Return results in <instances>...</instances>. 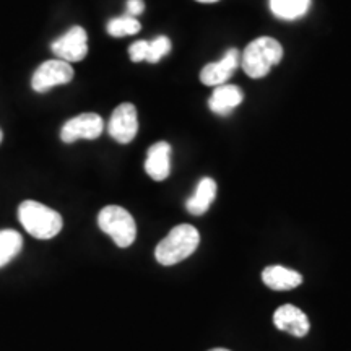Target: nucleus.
Returning <instances> with one entry per match:
<instances>
[{
  "label": "nucleus",
  "mask_w": 351,
  "mask_h": 351,
  "mask_svg": "<svg viewBox=\"0 0 351 351\" xmlns=\"http://www.w3.org/2000/svg\"><path fill=\"white\" fill-rule=\"evenodd\" d=\"M283 59V46L270 36H261L245 46L241 54V67L251 78L269 75L271 67Z\"/></svg>",
  "instance_id": "f257e3e1"
},
{
  "label": "nucleus",
  "mask_w": 351,
  "mask_h": 351,
  "mask_svg": "<svg viewBox=\"0 0 351 351\" xmlns=\"http://www.w3.org/2000/svg\"><path fill=\"white\" fill-rule=\"evenodd\" d=\"M19 219L28 234L43 241L56 238L64 226V219L59 212L34 200H25L20 204Z\"/></svg>",
  "instance_id": "f03ea898"
},
{
  "label": "nucleus",
  "mask_w": 351,
  "mask_h": 351,
  "mask_svg": "<svg viewBox=\"0 0 351 351\" xmlns=\"http://www.w3.org/2000/svg\"><path fill=\"white\" fill-rule=\"evenodd\" d=\"M200 234L192 225H179L168 232V236L156 245L155 257L161 265H174L186 261L197 251Z\"/></svg>",
  "instance_id": "7ed1b4c3"
},
{
  "label": "nucleus",
  "mask_w": 351,
  "mask_h": 351,
  "mask_svg": "<svg viewBox=\"0 0 351 351\" xmlns=\"http://www.w3.org/2000/svg\"><path fill=\"white\" fill-rule=\"evenodd\" d=\"M98 226L116 243L117 247H130L137 238V225L134 217L119 205H108L101 210Z\"/></svg>",
  "instance_id": "20e7f679"
},
{
  "label": "nucleus",
  "mask_w": 351,
  "mask_h": 351,
  "mask_svg": "<svg viewBox=\"0 0 351 351\" xmlns=\"http://www.w3.org/2000/svg\"><path fill=\"white\" fill-rule=\"evenodd\" d=\"M73 78V69L69 62L60 59H51L43 62L33 73L32 86L36 93H46L52 88L70 83Z\"/></svg>",
  "instance_id": "39448f33"
},
{
  "label": "nucleus",
  "mask_w": 351,
  "mask_h": 351,
  "mask_svg": "<svg viewBox=\"0 0 351 351\" xmlns=\"http://www.w3.org/2000/svg\"><path fill=\"white\" fill-rule=\"evenodd\" d=\"M51 49L57 59L64 62H80L88 54V34L82 26H72L51 44Z\"/></svg>",
  "instance_id": "423d86ee"
},
{
  "label": "nucleus",
  "mask_w": 351,
  "mask_h": 351,
  "mask_svg": "<svg viewBox=\"0 0 351 351\" xmlns=\"http://www.w3.org/2000/svg\"><path fill=\"white\" fill-rule=\"evenodd\" d=\"M104 130V122L95 112L78 114L65 122L60 130V138L64 143H73L77 140H95Z\"/></svg>",
  "instance_id": "0eeeda50"
},
{
  "label": "nucleus",
  "mask_w": 351,
  "mask_h": 351,
  "mask_svg": "<svg viewBox=\"0 0 351 351\" xmlns=\"http://www.w3.org/2000/svg\"><path fill=\"white\" fill-rule=\"evenodd\" d=\"M138 117L137 109L132 103H122L114 109L108 122V134L119 143H130L137 137Z\"/></svg>",
  "instance_id": "6e6552de"
},
{
  "label": "nucleus",
  "mask_w": 351,
  "mask_h": 351,
  "mask_svg": "<svg viewBox=\"0 0 351 351\" xmlns=\"http://www.w3.org/2000/svg\"><path fill=\"white\" fill-rule=\"evenodd\" d=\"M241 65V54L238 49H228V52L217 62L207 64L200 72V82L207 86L225 85L232 73Z\"/></svg>",
  "instance_id": "1a4fd4ad"
},
{
  "label": "nucleus",
  "mask_w": 351,
  "mask_h": 351,
  "mask_svg": "<svg viewBox=\"0 0 351 351\" xmlns=\"http://www.w3.org/2000/svg\"><path fill=\"white\" fill-rule=\"evenodd\" d=\"M274 324L278 330L287 332L289 335L302 339L309 332L311 324L307 315L302 313L300 307L293 304H285L275 311Z\"/></svg>",
  "instance_id": "9d476101"
},
{
  "label": "nucleus",
  "mask_w": 351,
  "mask_h": 351,
  "mask_svg": "<svg viewBox=\"0 0 351 351\" xmlns=\"http://www.w3.org/2000/svg\"><path fill=\"white\" fill-rule=\"evenodd\" d=\"M145 173L158 182L168 178L171 173V145L168 142H156L148 148Z\"/></svg>",
  "instance_id": "9b49d317"
},
{
  "label": "nucleus",
  "mask_w": 351,
  "mask_h": 351,
  "mask_svg": "<svg viewBox=\"0 0 351 351\" xmlns=\"http://www.w3.org/2000/svg\"><path fill=\"white\" fill-rule=\"evenodd\" d=\"M243 99L244 93L239 86L225 83V85L215 86L213 95L210 96L208 108L210 111L218 114V116H228L243 103Z\"/></svg>",
  "instance_id": "f8f14e48"
},
{
  "label": "nucleus",
  "mask_w": 351,
  "mask_h": 351,
  "mask_svg": "<svg viewBox=\"0 0 351 351\" xmlns=\"http://www.w3.org/2000/svg\"><path fill=\"white\" fill-rule=\"evenodd\" d=\"M262 280L267 287L275 289V291H288V289H295L302 283L301 274L282 265H270L263 269Z\"/></svg>",
  "instance_id": "ddd939ff"
},
{
  "label": "nucleus",
  "mask_w": 351,
  "mask_h": 351,
  "mask_svg": "<svg viewBox=\"0 0 351 351\" xmlns=\"http://www.w3.org/2000/svg\"><path fill=\"white\" fill-rule=\"evenodd\" d=\"M215 197H217V182L212 178L200 179V182L195 187V192L186 202L187 212L195 215V217L207 213L210 205L213 204Z\"/></svg>",
  "instance_id": "4468645a"
},
{
  "label": "nucleus",
  "mask_w": 351,
  "mask_h": 351,
  "mask_svg": "<svg viewBox=\"0 0 351 351\" xmlns=\"http://www.w3.org/2000/svg\"><path fill=\"white\" fill-rule=\"evenodd\" d=\"M311 7V0H270V10L276 19L293 21L304 16Z\"/></svg>",
  "instance_id": "2eb2a0df"
},
{
  "label": "nucleus",
  "mask_w": 351,
  "mask_h": 351,
  "mask_svg": "<svg viewBox=\"0 0 351 351\" xmlns=\"http://www.w3.org/2000/svg\"><path fill=\"white\" fill-rule=\"evenodd\" d=\"M23 249V238L15 230L0 231V269L10 263Z\"/></svg>",
  "instance_id": "dca6fc26"
},
{
  "label": "nucleus",
  "mask_w": 351,
  "mask_h": 351,
  "mask_svg": "<svg viewBox=\"0 0 351 351\" xmlns=\"http://www.w3.org/2000/svg\"><path fill=\"white\" fill-rule=\"evenodd\" d=\"M108 34L112 38H124V36H132V34H137L140 29H142V25L137 19L129 15L117 16V19H112L108 21Z\"/></svg>",
  "instance_id": "f3484780"
},
{
  "label": "nucleus",
  "mask_w": 351,
  "mask_h": 351,
  "mask_svg": "<svg viewBox=\"0 0 351 351\" xmlns=\"http://www.w3.org/2000/svg\"><path fill=\"white\" fill-rule=\"evenodd\" d=\"M171 52V41L166 36H158L153 41H148V56L147 62L156 64Z\"/></svg>",
  "instance_id": "a211bd4d"
},
{
  "label": "nucleus",
  "mask_w": 351,
  "mask_h": 351,
  "mask_svg": "<svg viewBox=\"0 0 351 351\" xmlns=\"http://www.w3.org/2000/svg\"><path fill=\"white\" fill-rule=\"evenodd\" d=\"M148 56V41H135L129 47V57L132 62H143Z\"/></svg>",
  "instance_id": "6ab92c4d"
},
{
  "label": "nucleus",
  "mask_w": 351,
  "mask_h": 351,
  "mask_svg": "<svg viewBox=\"0 0 351 351\" xmlns=\"http://www.w3.org/2000/svg\"><path fill=\"white\" fill-rule=\"evenodd\" d=\"M143 10H145L143 0H127V3H125V15L137 19L138 15H142Z\"/></svg>",
  "instance_id": "aec40b11"
},
{
  "label": "nucleus",
  "mask_w": 351,
  "mask_h": 351,
  "mask_svg": "<svg viewBox=\"0 0 351 351\" xmlns=\"http://www.w3.org/2000/svg\"><path fill=\"white\" fill-rule=\"evenodd\" d=\"M197 2H200V3H215V2H218V0H197Z\"/></svg>",
  "instance_id": "412c9836"
},
{
  "label": "nucleus",
  "mask_w": 351,
  "mask_h": 351,
  "mask_svg": "<svg viewBox=\"0 0 351 351\" xmlns=\"http://www.w3.org/2000/svg\"><path fill=\"white\" fill-rule=\"evenodd\" d=\"M208 351H230V350H226V348H213V350H208Z\"/></svg>",
  "instance_id": "4be33fe9"
},
{
  "label": "nucleus",
  "mask_w": 351,
  "mask_h": 351,
  "mask_svg": "<svg viewBox=\"0 0 351 351\" xmlns=\"http://www.w3.org/2000/svg\"><path fill=\"white\" fill-rule=\"evenodd\" d=\"M2 140H3V132L0 129V143H2Z\"/></svg>",
  "instance_id": "5701e85b"
}]
</instances>
